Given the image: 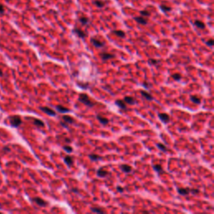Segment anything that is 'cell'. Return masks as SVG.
Segmentation results:
<instances>
[{"label":"cell","instance_id":"ffe728a7","mask_svg":"<svg viewBox=\"0 0 214 214\" xmlns=\"http://www.w3.org/2000/svg\"><path fill=\"white\" fill-rule=\"evenodd\" d=\"M194 24H195V26H197L198 28H202V29L205 28V23H203V22L200 21V20H196V21L194 22Z\"/></svg>","mask_w":214,"mask_h":214},{"label":"cell","instance_id":"83f0119b","mask_svg":"<svg viewBox=\"0 0 214 214\" xmlns=\"http://www.w3.org/2000/svg\"><path fill=\"white\" fill-rule=\"evenodd\" d=\"M63 149H64V152H66L67 153H71L73 152V148L69 145H65L63 146Z\"/></svg>","mask_w":214,"mask_h":214},{"label":"cell","instance_id":"8992f818","mask_svg":"<svg viewBox=\"0 0 214 214\" xmlns=\"http://www.w3.org/2000/svg\"><path fill=\"white\" fill-rule=\"evenodd\" d=\"M40 110H42V111H44L45 114H47V115H50V116H55L56 115V113L55 111H54L52 109L49 108V107H40Z\"/></svg>","mask_w":214,"mask_h":214},{"label":"cell","instance_id":"4dcf8cb0","mask_svg":"<svg viewBox=\"0 0 214 214\" xmlns=\"http://www.w3.org/2000/svg\"><path fill=\"white\" fill-rule=\"evenodd\" d=\"M79 21L82 24H87L88 23H89V18H85V17H82V18H80L79 19Z\"/></svg>","mask_w":214,"mask_h":214},{"label":"cell","instance_id":"484cf974","mask_svg":"<svg viewBox=\"0 0 214 214\" xmlns=\"http://www.w3.org/2000/svg\"><path fill=\"white\" fill-rule=\"evenodd\" d=\"M157 147H158V148L160 149V150H161L162 152H167V148H166V146L163 145V144H161V143H157Z\"/></svg>","mask_w":214,"mask_h":214},{"label":"cell","instance_id":"6da1fadb","mask_svg":"<svg viewBox=\"0 0 214 214\" xmlns=\"http://www.w3.org/2000/svg\"><path fill=\"white\" fill-rule=\"evenodd\" d=\"M79 101L88 107H92V106H94V105H95V103H93L92 101H91V100L90 99L89 96H88L86 94H84V93H81V94H79Z\"/></svg>","mask_w":214,"mask_h":214},{"label":"cell","instance_id":"5b68a950","mask_svg":"<svg viewBox=\"0 0 214 214\" xmlns=\"http://www.w3.org/2000/svg\"><path fill=\"white\" fill-rule=\"evenodd\" d=\"M158 117L161 121L165 124H167L170 121V116L166 113H159Z\"/></svg>","mask_w":214,"mask_h":214},{"label":"cell","instance_id":"7c38bea8","mask_svg":"<svg viewBox=\"0 0 214 214\" xmlns=\"http://www.w3.org/2000/svg\"><path fill=\"white\" fill-rule=\"evenodd\" d=\"M107 175H108V171H106L105 169L103 168H100L99 170L97 171V176L99 177H106Z\"/></svg>","mask_w":214,"mask_h":214},{"label":"cell","instance_id":"ba28073f","mask_svg":"<svg viewBox=\"0 0 214 214\" xmlns=\"http://www.w3.org/2000/svg\"><path fill=\"white\" fill-rule=\"evenodd\" d=\"M100 56H101V59H102L103 60H108V59L115 58V55H114V54L106 53V52H102V53H101L100 54Z\"/></svg>","mask_w":214,"mask_h":214},{"label":"cell","instance_id":"2e32d148","mask_svg":"<svg viewBox=\"0 0 214 214\" xmlns=\"http://www.w3.org/2000/svg\"><path fill=\"white\" fill-rule=\"evenodd\" d=\"M135 20L138 23H141V24H143V25H146L147 23V20L145 18H144L143 16H139V17H135Z\"/></svg>","mask_w":214,"mask_h":214},{"label":"cell","instance_id":"ab89813d","mask_svg":"<svg viewBox=\"0 0 214 214\" xmlns=\"http://www.w3.org/2000/svg\"><path fill=\"white\" fill-rule=\"evenodd\" d=\"M3 151H4L5 152H10V149L8 148V147H4V148H3Z\"/></svg>","mask_w":214,"mask_h":214},{"label":"cell","instance_id":"ac0fdd59","mask_svg":"<svg viewBox=\"0 0 214 214\" xmlns=\"http://www.w3.org/2000/svg\"><path fill=\"white\" fill-rule=\"evenodd\" d=\"M56 110H58V111L59 112H60V113H67V112H69L70 111V110H69V109H68V108H66V107H64V106H56Z\"/></svg>","mask_w":214,"mask_h":214},{"label":"cell","instance_id":"7a4b0ae2","mask_svg":"<svg viewBox=\"0 0 214 214\" xmlns=\"http://www.w3.org/2000/svg\"><path fill=\"white\" fill-rule=\"evenodd\" d=\"M9 120H9L10 124H11V125L13 127H18L22 124V120L18 115H13V116H11Z\"/></svg>","mask_w":214,"mask_h":214},{"label":"cell","instance_id":"9a60e30c","mask_svg":"<svg viewBox=\"0 0 214 214\" xmlns=\"http://www.w3.org/2000/svg\"><path fill=\"white\" fill-rule=\"evenodd\" d=\"M64 163H65L68 166H69V167H70V166L73 165V163H74L73 158L70 157V156H66V157L64 158Z\"/></svg>","mask_w":214,"mask_h":214},{"label":"cell","instance_id":"5bb4252c","mask_svg":"<svg viewBox=\"0 0 214 214\" xmlns=\"http://www.w3.org/2000/svg\"><path fill=\"white\" fill-rule=\"evenodd\" d=\"M141 96H143L146 100H147V101H152V100H153V96H152L151 94H149L147 91L141 90Z\"/></svg>","mask_w":214,"mask_h":214},{"label":"cell","instance_id":"d4e9b609","mask_svg":"<svg viewBox=\"0 0 214 214\" xmlns=\"http://www.w3.org/2000/svg\"><path fill=\"white\" fill-rule=\"evenodd\" d=\"M148 63H149V64H151V65H157V64L160 63V60H158V59H149Z\"/></svg>","mask_w":214,"mask_h":214},{"label":"cell","instance_id":"7402d4cb","mask_svg":"<svg viewBox=\"0 0 214 214\" xmlns=\"http://www.w3.org/2000/svg\"><path fill=\"white\" fill-rule=\"evenodd\" d=\"M190 99H191V101H192V102H194L195 104H197V105L201 103V99H200L199 97H197V96H191Z\"/></svg>","mask_w":214,"mask_h":214},{"label":"cell","instance_id":"60d3db41","mask_svg":"<svg viewBox=\"0 0 214 214\" xmlns=\"http://www.w3.org/2000/svg\"><path fill=\"white\" fill-rule=\"evenodd\" d=\"M3 71L1 70V69H0V77H2V76H3Z\"/></svg>","mask_w":214,"mask_h":214},{"label":"cell","instance_id":"4fadbf2b","mask_svg":"<svg viewBox=\"0 0 214 214\" xmlns=\"http://www.w3.org/2000/svg\"><path fill=\"white\" fill-rule=\"evenodd\" d=\"M123 101L125 102V104L130 105V106H132V105L135 104V99H134L133 97H131V96H125V97L124 98Z\"/></svg>","mask_w":214,"mask_h":214},{"label":"cell","instance_id":"74e56055","mask_svg":"<svg viewBox=\"0 0 214 214\" xmlns=\"http://www.w3.org/2000/svg\"><path fill=\"white\" fill-rule=\"evenodd\" d=\"M4 12V9H3V5H0V13H3Z\"/></svg>","mask_w":214,"mask_h":214},{"label":"cell","instance_id":"3957f363","mask_svg":"<svg viewBox=\"0 0 214 214\" xmlns=\"http://www.w3.org/2000/svg\"><path fill=\"white\" fill-rule=\"evenodd\" d=\"M90 42L96 48H102V47L105 46V43L104 42H101V40H98L95 38H91L90 39Z\"/></svg>","mask_w":214,"mask_h":214},{"label":"cell","instance_id":"603a6c76","mask_svg":"<svg viewBox=\"0 0 214 214\" xmlns=\"http://www.w3.org/2000/svg\"><path fill=\"white\" fill-rule=\"evenodd\" d=\"M34 124L37 126H39V127H44L45 126V123L42 121L41 120H39V119H34Z\"/></svg>","mask_w":214,"mask_h":214},{"label":"cell","instance_id":"52a82bcc","mask_svg":"<svg viewBox=\"0 0 214 214\" xmlns=\"http://www.w3.org/2000/svg\"><path fill=\"white\" fill-rule=\"evenodd\" d=\"M73 32H74V33L75 34L77 35L78 37H79V38H81V39H84L86 37V34L84 33L83 30L79 29V28H74Z\"/></svg>","mask_w":214,"mask_h":214},{"label":"cell","instance_id":"f35d334b","mask_svg":"<svg viewBox=\"0 0 214 214\" xmlns=\"http://www.w3.org/2000/svg\"><path fill=\"white\" fill-rule=\"evenodd\" d=\"M60 125H62V126H64V127H68V124L67 123L64 124V123H63V122H60Z\"/></svg>","mask_w":214,"mask_h":214},{"label":"cell","instance_id":"836d02e7","mask_svg":"<svg viewBox=\"0 0 214 214\" xmlns=\"http://www.w3.org/2000/svg\"><path fill=\"white\" fill-rule=\"evenodd\" d=\"M172 77H173V79H174L175 80L178 81V80H180V79H181V74H173V75H172Z\"/></svg>","mask_w":214,"mask_h":214},{"label":"cell","instance_id":"8d00e7d4","mask_svg":"<svg viewBox=\"0 0 214 214\" xmlns=\"http://www.w3.org/2000/svg\"><path fill=\"white\" fill-rule=\"evenodd\" d=\"M116 190H117V191H119V192H123V191H124V188L121 187V186H117Z\"/></svg>","mask_w":214,"mask_h":214},{"label":"cell","instance_id":"d6a6232c","mask_svg":"<svg viewBox=\"0 0 214 214\" xmlns=\"http://www.w3.org/2000/svg\"><path fill=\"white\" fill-rule=\"evenodd\" d=\"M141 15L144 17H149L151 15L150 12H148L147 10H141Z\"/></svg>","mask_w":214,"mask_h":214},{"label":"cell","instance_id":"b9f144b4","mask_svg":"<svg viewBox=\"0 0 214 214\" xmlns=\"http://www.w3.org/2000/svg\"><path fill=\"white\" fill-rule=\"evenodd\" d=\"M72 191H74V192H78V190L77 189H72Z\"/></svg>","mask_w":214,"mask_h":214},{"label":"cell","instance_id":"30bf717a","mask_svg":"<svg viewBox=\"0 0 214 214\" xmlns=\"http://www.w3.org/2000/svg\"><path fill=\"white\" fill-rule=\"evenodd\" d=\"M115 105H116L120 109L126 110V105H125V102L124 101H122V100H116V101H115Z\"/></svg>","mask_w":214,"mask_h":214},{"label":"cell","instance_id":"277c9868","mask_svg":"<svg viewBox=\"0 0 214 214\" xmlns=\"http://www.w3.org/2000/svg\"><path fill=\"white\" fill-rule=\"evenodd\" d=\"M32 200H33L34 203H35L38 206H39V207H46L47 205H48V203H46L45 200H43L40 197H34Z\"/></svg>","mask_w":214,"mask_h":214},{"label":"cell","instance_id":"7bdbcfd3","mask_svg":"<svg viewBox=\"0 0 214 214\" xmlns=\"http://www.w3.org/2000/svg\"><path fill=\"white\" fill-rule=\"evenodd\" d=\"M65 141L66 142H69L70 141H69V139H65Z\"/></svg>","mask_w":214,"mask_h":214},{"label":"cell","instance_id":"e575fe53","mask_svg":"<svg viewBox=\"0 0 214 214\" xmlns=\"http://www.w3.org/2000/svg\"><path fill=\"white\" fill-rule=\"evenodd\" d=\"M206 44H207V45H208L209 47H213V39L208 40V41L206 42Z\"/></svg>","mask_w":214,"mask_h":214},{"label":"cell","instance_id":"8fae6325","mask_svg":"<svg viewBox=\"0 0 214 214\" xmlns=\"http://www.w3.org/2000/svg\"><path fill=\"white\" fill-rule=\"evenodd\" d=\"M178 194L181 195V196H186L190 193V189L188 188H177Z\"/></svg>","mask_w":214,"mask_h":214},{"label":"cell","instance_id":"d6986e66","mask_svg":"<svg viewBox=\"0 0 214 214\" xmlns=\"http://www.w3.org/2000/svg\"><path fill=\"white\" fill-rule=\"evenodd\" d=\"M62 118H63V120H64V121L67 124H73L74 121V119H73L71 116H69V115H63Z\"/></svg>","mask_w":214,"mask_h":214},{"label":"cell","instance_id":"e0dca14e","mask_svg":"<svg viewBox=\"0 0 214 214\" xmlns=\"http://www.w3.org/2000/svg\"><path fill=\"white\" fill-rule=\"evenodd\" d=\"M96 118H97V120H99V121L101 122L102 125H107V124L109 123V120H108V119L106 118V117L101 116V115H97Z\"/></svg>","mask_w":214,"mask_h":214},{"label":"cell","instance_id":"9c48e42d","mask_svg":"<svg viewBox=\"0 0 214 214\" xmlns=\"http://www.w3.org/2000/svg\"><path fill=\"white\" fill-rule=\"evenodd\" d=\"M120 169H121V171L125 173H130V172H131V171H132V167L127 164L121 165V166H120Z\"/></svg>","mask_w":214,"mask_h":214},{"label":"cell","instance_id":"1f68e13d","mask_svg":"<svg viewBox=\"0 0 214 214\" xmlns=\"http://www.w3.org/2000/svg\"><path fill=\"white\" fill-rule=\"evenodd\" d=\"M160 8L163 12H170L171 10V7H167V6H166V5H161Z\"/></svg>","mask_w":214,"mask_h":214},{"label":"cell","instance_id":"f1b7e54d","mask_svg":"<svg viewBox=\"0 0 214 214\" xmlns=\"http://www.w3.org/2000/svg\"><path fill=\"white\" fill-rule=\"evenodd\" d=\"M89 157H90V159L92 161H98V160H100V159H101V157H99V156H97V155H95V154H90Z\"/></svg>","mask_w":214,"mask_h":214},{"label":"cell","instance_id":"f546056e","mask_svg":"<svg viewBox=\"0 0 214 214\" xmlns=\"http://www.w3.org/2000/svg\"><path fill=\"white\" fill-rule=\"evenodd\" d=\"M153 168H154V170H155L156 171H157V172H161V171H163V170H162V166H161L160 164L154 165V166H153Z\"/></svg>","mask_w":214,"mask_h":214},{"label":"cell","instance_id":"d590c367","mask_svg":"<svg viewBox=\"0 0 214 214\" xmlns=\"http://www.w3.org/2000/svg\"><path fill=\"white\" fill-rule=\"evenodd\" d=\"M190 192L192 193V194H198V193H199V190H197V189H191V190H190Z\"/></svg>","mask_w":214,"mask_h":214},{"label":"cell","instance_id":"44dd1931","mask_svg":"<svg viewBox=\"0 0 214 214\" xmlns=\"http://www.w3.org/2000/svg\"><path fill=\"white\" fill-rule=\"evenodd\" d=\"M113 34L116 36L120 37V38H124L125 36V32H123L122 30H115V31H113Z\"/></svg>","mask_w":214,"mask_h":214},{"label":"cell","instance_id":"4316f807","mask_svg":"<svg viewBox=\"0 0 214 214\" xmlns=\"http://www.w3.org/2000/svg\"><path fill=\"white\" fill-rule=\"evenodd\" d=\"M91 212H93V213H105V211H103L101 208H90Z\"/></svg>","mask_w":214,"mask_h":214},{"label":"cell","instance_id":"cb8c5ba5","mask_svg":"<svg viewBox=\"0 0 214 214\" xmlns=\"http://www.w3.org/2000/svg\"><path fill=\"white\" fill-rule=\"evenodd\" d=\"M94 3L98 7V8H103L106 5V3L104 1H101V0H96L94 2Z\"/></svg>","mask_w":214,"mask_h":214}]
</instances>
